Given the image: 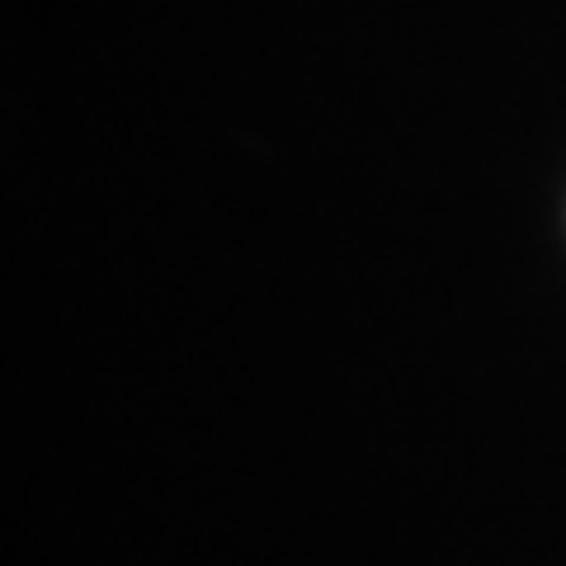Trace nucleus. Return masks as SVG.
Masks as SVG:
<instances>
[]
</instances>
